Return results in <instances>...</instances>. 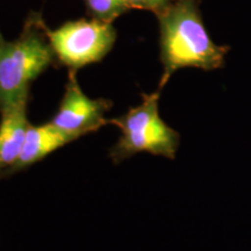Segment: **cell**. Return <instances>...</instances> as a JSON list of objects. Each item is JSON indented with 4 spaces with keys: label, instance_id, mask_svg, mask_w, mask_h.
<instances>
[{
    "label": "cell",
    "instance_id": "cell-1",
    "mask_svg": "<svg viewBox=\"0 0 251 251\" xmlns=\"http://www.w3.org/2000/svg\"><path fill=\"white\" fill-rule=\"evenodd\" d=\"M156 17L163 64L159 91L179 69L209 71L224 67L229 47L213 42L202 23L198 0H176Z\"/></svg>",
    "mask_w": 251,
    "mask_h": 251
},
{
    "label": "cell",
    "instance_id": "cell-2",
    "mask_svg": "<svg viewBox=\"0 0 251 251\" xmlns=\"http://www.w3.org/2000/svg\"><path fill=\"white\" fill-rule=\"evenodd\" d=\"M42 15L31 12L14 41L0 46V112L28 100L29 86L56 59Z\"/></svg>",
    "mask_w": 251,
    "mask_h": 251
},
{
    "label": "cell",
    "instance_id": "cell-3",
    "mask_svg": "<svg viewBox=\"0 0 251 251\" xmlns=\"http://www.w3.org/2000/svg\"><path fill=\"white\" fill-rule=\"evenodd\" d=\"M159 90L143 94L139 106L130 108L120 118L108 120V124L115 125L121 131L109 152L113 162L120 163L140 152L175 159L180 136L159 115Z\"/></svg>",
    "mask_w": 251,
    "mask_h": 251
},
{
    "label": "cell",
    "instance_id": "cell-4",
    "mask_svg": "<svg viewBox=\"0 0 251 251\" xmlns=\"http://www.w3.org/2000/svg\"><path fill=\"white\" fill-rule=\"evenodd\" d=\"M47 36L56 59L69 70L77 71L105 58L115 45L117 30L112 23L80 19L56 29L47 27Z\"/></svg>",
    "mask_w": 251,
    "mask_h": 251
},
{
    "label": "cell",
    "instance_id": "cell-5",
    "mask_svg": "<svg viewBox=\"0 0 251 251\" xmlns=\"http://www.w3.org/2000/svg\"><path fill=\"white\" fill-rule=\"evenodd\" d=\"M76 74L77 71L69 70L64 94L50 124L77 140L108 124L105 114L111 109L112 102L103 98H90L78 84Z\"/></svg>",
    "mask_w": 251,
    "mask_h": 251
},
{
    "label": "cell",
    "instance_id": "cell-6",
    "mask_svg": "<svg viewBox=\"0 0 251 251\" xmlns=\"http://www.w3.org/2000/svg\"><path fill=\"white\" fill-rule=\"evenodd\" d=\"M75 140L76 139L74 136L59 130L50 122L40 126L29 125L20 156L14 165L6 172L5 177L29 168L30 165L40 162L51 152L64 147L65 144L74 142Z\"/></svg>",
    "mask_w": 251,
    "mask_h": 251
},
{
    "label": "cell",
    "instance_id": "cell-7",
    "mask_svg": "<svg viewBox=\"0 0 251 251\" xmlns=\"http://www.w3.org/2000/svg\"><path fill=\"white\" fill-rule=\"evenodd\" d=\"M27 102L24 100L0 112V179L20 156L29 121L27 118Z\"/></svg>",
    "mask_w": 251,
    "mask_h": 251
},
{
    "label": "cell",
    "instance_id": "cell-8",
    "mask_svg": "<svg viewBox=\"0 0 251 251\" xmlns=\"http://www.w3.org/2000/svg\"><path fill=\"white\" fill-rule=\"evenodd\" d=\"M85 4L92 19L106 23H113L131 9L128 0H85Z\"/></svg>",
    "mask_w": 251,
    "mask_h": 251
},
{
    "label": "cell",
    "instance_id": "cell-9",
    "mask_svg": "<svg viewBox=\"0 0 251 251\" xmlns=\"http://www.w3.org/2000/svg\"><path fill=\"white\" fill-rule=\"evenodd\" d=\"M176 0H128L131 9H146L155 14L161 13L163 9L174 4Z\"/></svg>",
    "mask_w": 251,
    "mask_h": 251
},
{
    "label": "cell",
    "instance_id": "cell-10",
    "mask_svg": "<svg viewBox=\"0 0 251 251\" xmlns=\"http://www.w3.org/2000/svg\"><path fill=\"white\" fill-rule=\"evenodd\" d=\"M5 39H4V36H2V34L1 33H0V46H1L2 45V43H4L5 42Z\"/></svg>",
    "mask_w": 251,
    "mask_h": 251
}]
</instances>
